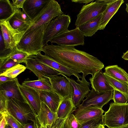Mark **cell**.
<instances>
[{"mask_svg": "<svg viewBox=\"0 0 128 128\" xmlns=\"http://www.w3.org/2000/svg\"><path fill=\"white\" fill-rule=\"evenodd\" d=\"M5 128H12L10 125L8 124H6Z\"/></svg>", "mask_w": 128, "mask_h": 128, "instance_id": "f907efd6", "label": "cell"}, {"mask_svg": "<svg viewBox=\"0 0 128 128\" xmlns=\"http://www.w3.org/2000/svg\"><path fill=\"white\" fill-rule=\"evenodd\" d=\"M63 14L58 2L54 0H50L47 6L34 20V22L32 25L24 35L38 27L50 22L55 18Z\"/></svg>", "mask_w": 128, "mask_h": 128, "instance_id": "52a82bcc", "label": "cell"}, {"mask_svg": "<svg viewBox=\"0 0 128 128\" xmlns=\"http://www.w3.org/2000/svg\"><path fill=\"white\" fill-rule=\"evenodd\" d=\"M66 119L58 118L51 128H65Z\"/></svg>", "mask_w": 128, "mask_h": 128, "instance_id": "f35d334b", "label": "cell"}, {"mask_svg": "<svg viewBox=\"0 0 128 128\" xmlns=\"http://www.w3.org/2000/svg\"><path fill=\"white\" fill-rule=\"evenodd\" d=\"M84 36L79 27L59 35L52 40V43L59 46H74L84 44Z\"/></svg>", "mask_w": 128, "mask_h": 128, "instance_id": "9c48e42d", "label": "cell"}, {"mask_svg": "<svg viewBox=\"0 0 128 128\" xmlns=\"http://www.w3.org/2000/svg\"><path fill=\"white\" fill-rule=\"evenodd\" d=\"M21 85L38 91L53 90L48 78L34 80H31L28 78L24 81Z\"/></svg>", "mask_w": 128, "mask_h": 128, "instance_id": "484cf974", "label": "cell"}, {"mask_svg": "<svg viewBox=\"0 0 128 128\" xmlns=\"http://www.w3.org/2000/svg\"><path fill=\"white\" fill-rule=\"evenodd\" d=\"M26 66L37 76L38 79L60 74L57 70L40 62L29 56L26 60Z\"/></svg>", "mask_w": 128, "mask_h": 128, "instance_id": "4fadbf2b", "label": "cell"}, {"mask_svg": "<svg viewBox=\"0 0 128 128\" xmlns=\"http://www.w3.org/2000/svg\"><path fill=\"white\" fill-rule=\"evenodd\" d=\"M42 51L64 66L82 73L84 78L89 74L92 76L104 67V64L97 58L74 46L48 44L43 46Z\"/></svg>", "mask_w": 128, "mask_h": 128, "instance_id": "6da1fadb", "label": "cell"}, {"mask_svg": "<svg viewBox=\"0 0 128 128\" xmlns=\"http://www.w3.org/2000/svg\"><path fill=\"white\" fill-rule=\"evenodd\" d=\"M60 74L65 77L73 87L74 93L72 100L74 104L77 108L90 92L89 86L90 83L82 76L80 82L77 83L73 78H68L64 74Z\"/></svg>", "mask_w": 128, "mask_h": 128, "instance_id": "5bb4252c", "label": "cell"}, {"mask_svg": "<svg viewBox=\"0 0 128 128\" xmlns=\"http://www.w3.org/2000/svg\"><path fill=\"white\" fill-rule=\"evenodd\" d=\"M43 24L24 35L16 46L29 56L36 55L42 51L44 34L48 24Z\"/></svg>", "mask_w": 128, "mask_h": 128, "instance_id": "7a4b0ae2", "label": "cell"}, {"mask_svg": "<svg viewBox=\"0 0 128 128\" xmlns=\"http://www.w3.org/2000/svg\"><path fill=\"white\" fill-rule=\"evenodd\" d=\"M11 50L5 48V44L2 33H0V58L4 57L11 52Z\"/></svg>", "mask_w": 128, "mask_h": 128, "instance_id": "8d00e7d4", "label": "cell"}, {"mask_svg": "<svg viewBox=\"0 0 128 128\" xmlns=\"http://www.w3.org/2000/svg\"><path fill=\"white\" fill-rule=\"evenodd\" d=\"M70 22V16L65 14L58 16L50 22L44 34L43 46L47 44L48 42L54 37L68 30V28Z\"/></svg>", "mask_w": 128, "mask_h": 128, "instance_id": "8992f818", "label": "cell"}, {"mask_svg": "<svg viewBox=\"0 0 128 128\" xmlns=\"http://www.w3.org/2000/svg\"><path fill=\"white\" fill-rule=\"evenodd\" d=\"M26 0H13V6L16 9L22 8Z\"/></svg>", "mask_w": 128, "mask_h": 128, "instance_id": "ab89813d", "label": "cell"}, {"mask_svg": "<svg viewBox=\"0 0 128 128\" xmlns=\"http://www.w3.org/2000/svg\"><path fill=\"white\" fill-rule=\"evenodd\" d=\"M48 78L53 90L61 98L68 97L72 100L74 88L70 82L65 77L57 76Z\"/></svg>", "mask_w": 128, "mask_h": 128, "instance_id": "7c38bea8", "label": "cell"}, {"mask_svg": "<svg viewBox=\"0 0 128 128\" xmlns=\"http://www.w3.org/2000/svg\"><path fill=\"white\" fill-rule=\"evenodd\" d=\"M104 72L112 78L128 84V74L117 65L107 66Z\"/></svg>", "mask_w": 128, "mask_h": 128, "instance_id": "4316f807", "label": "cell"}, {"mask_svg": "<svg viewBox=\"0 0 128 128\" xmlns=\"http://www.w3.org/2000/svg\"><path fill=\"white\" fill-rule=\"evenodd\" d=\"M113 91L99 92L92 89L81 104L78 107V109L87 107L102 109V106L112 99Z\"/></svg>", "mask_w": 128, "mask_h": 128, "instance_id": "ba28073f", "label": "cell"}, {"mask_svg": "<svg viewBox=\"0 0 128 128\" xmlns=\"http://www.w3.org/2000/svg\"><path fill=\"white\" fill-rule=\"evenodd\" d=\"M65 128H70L67 118L66 119L65 122Z\"/></svg>", "mask_w": 128, "mask_h": 128, "instance_id": "bcb514c9", "label": "cell"}, {"mask_svg": "<svg viewBox=\"0 0 128 128\" xmlns=\"http://www.w3.org/2000/svg\"><path fill=\"white\" fill-rule=\"evenodd\" d=\"M114 102L119 104L127 103L128 101V97L120 92L114 90L112 99Z\"/></svg>", "mask_w": 128, "mask_h": 128, "instance_id": "d6a6232c", "label": "cell"}, {"mask_svg": "<svg viewBox=\"0 0 128 128\" xmlns=\"http://www.w3.org/2000/svg\"><path fill=\"white\" fill-rule=\"evenodd\" d=\"M19 64L11 59H0V74Z\"/></svg>", "mask_w": 128, "mask_h": 128, "instance_id": "1f68e13d", "label": "cell"}, {"mask_svg": "<svg viewBox=\"0 0 128 128\" xmlns=\"http://www.w3.org/2000/svg\"><path fill=\"white\" fill-rule=\"evenodd\" d=\"M121 128H128V124Z\"/></svg>", "mask_w": 128, "mask_h": 128, "instance_id": "816d5d0a", "label": "cell"}, {"mask_svg": "<svg viewBox=\"0 0 128 128\" xmlns=\"http://www.w3.org/2000/svg\"><path fill=\"white\" fill-rule=\"evenodd\" d=\"M36 119L39 125L51 128L58 119L56 113L52 111L42 102H41L40 110L37 114Z\"/></svg>", "mask_w": 128, "mask_h": 128, "instance_id": "d6986e66", "label": "cell"}, {"mask_svg": "<svg viewBox=\"0 0 128 128\" xmlns=\"http://www.w3.org/2000/svg\"><path fill=\"white\" fill-rule=\"evenodd\" d=\"M45 128H48L47 127H45Z\"/></svg>", "mask_w": 128, "mask_h": 128, "instance_id": "f5cc1de1", "label": "cell"}, {"mask_svg": "<svg viewBox=\"0 0 128 128\" xmlns=\"http://www.w3.org/2000/svg\"><path fill=\"white\" fill-rule=\"evenodd\" d=\"M50 0H26L22 8L24 12L34 20L47 6Z\"/></svg>", "mask_w": 128, "mask_h": 128, "instance_id": "e0dca14e", "label": "cell"}, {"mask_svg": "<svg viewBox=\"0 0 128 128\" xmlns=\"http://www.w3.org/2000/svg\"><path fill=\"white\" fill-rule=\"evenodd\" d=\"M126 10L128 14V3L126 4Z\"/></svg>", "mask_w": 128, "mask_h": 128, "instance_id": "681fc988", "label": "cell"}, {"mask_svg": "<svg viewBox=\"0 0 128 128\" xmlns=\"http://www.w3.org/2000/svg\"><path fill=\"white\" fill-rule=\"evenodd\" d=\"M61 98L56 113L58 118L66 119L76 110L77 108L72 99L68 97Z\"/></svg>", "mask_w": 128, "mask_h": 128, "instance_id": "cb8c5ba5", "label": "cell"}, {"mask_svg": "<svg viewBox=\"0 0 128 128\" xmlns=\"http://www.w3.org/2000/svg\"><path fill=\"white\" fill-rule=\"evenodd\" d=\"M19 84L17 78L13 81L0 83V94L5 96L8 100L14 98L27 102L20 92Z\"/></svg>", "mask_w": 128, "mask_h": 128, "instance_id": "2e32d148", "label": "cell"}, {"mask_svg": "<svg viewBox=\"0 0 128 128\" xmlns=\"http://www.w3.org/2000/svg\"><path fill=\"white\" fill-rule=\"evenodd\" d=\"M112 0H96L83 6L77 16L75 25L79 27L88 21L102 14Z\"/></svg>", "mask_w": 128, "mask_h": 128, "instance_id": "5b68a950", "label": "cell"}, {"mask_svg": "<svg viewBox=\"0 0 128 128\" xmlns=\"http://www.w3.org/2000/svg\"><path fill=\"white\" fill-rule=\"evenodd\" d=\"M36 128H45L44 126L42 125H39L38 123L36 124Z\"/></svg>", "mask_w": 128, "mask_h": 128, "instance_id": "7dc6e473", "label": "cell"}, {"mask_svg": "<svg viewBox=\"0 0 128 128\" xmlns=\"http://www.w3.org/2000/svg\"><path fill=\"white\" fill-rule=\"evenodd\" d=\"M104 112L102 109L87 107L76 110L74 115L78 122L82 124L91 120L97 118H102Z\"/></svg>", "mask_w": 128, "mask_h": 128, "instance_id": "ffe728a7", "label": "cell"}, {"mask_svg": "<svg viewBox=\"0 0 128 128\" xmlns=\"http://www.w3.org/2000/svg\"><path fill=\"white\" fill-rule=\"evenodd\" d=\"M29 56L27 54L18 50L16 46L6 56L0 59H11L19 63L24 62L25 64Z\"/></svg>", "mask_w": 128, "mask_h": 128, "instance_id": "f546056e", "label": "cell"}, {"mask_svg": "<svg viewBox=\"0 0 128 128\" xmlns=\"http://www.w3.org/2000/svg\"><path fill=\"white\" fill-rule=\"evenodd\" d=\"M16 78H12L11 77L0 75V83H3L15 80Z\"/></svg>", "mask_w": 128, "mask_h": 128, "instance_id": "60d3db41", "label": "cell"}, {"mask_svg": "<svg viewBox=\"0 0 128 128\" xmlns=\"http://www.w3.org/2000/svg\"><path fill=\"white\" fill-rule=\"evenodd\" d=\"M89 80L92 88L97 92H103L114 90L102 70L96 72L89 78Z\"/></svg>", "mask_w": 128, "mask_h": 128, "instance_id": "44dd1931", "label": "cell"}, {"mask_svg": "<svg viewBox=\"0 0 128 128\" xmlns=\"http://www.w3.org/2000/svg\"><path fill=\"white\" fill-rule=\"evenodd\" d=\"M109 84L114 90H117L128 97V84L116 80L104 72Z\"/></svg>", "mask_w": 128, "mask_h": 128, "instance_id": "f1b7e54d", "label": "cell"}, {"mask_svg": "<svg viewBox=\"0 0 128 128\" xmlns=\"http://www.w3.org/2000/svg\"><path fill=\"white\" fill-rule=\"evenodd\" d=\"M102 118L91 120L82 124L81 128H98L100 125L103 124Z\"/></svg>", "mask_w": 128, "mask_h": 128, "instance_id": "e575fe53", "label": "cell"}, {"mask_svg": "<svg viewBox=\"0 0 128 128\" xmlns=\"http://www.w3.org/2000/svg\"><path fill=\"white\" fill-rule=\"evenodd\" d=\"M18 86L26 100L37 114L40 110L41 101L38 91L32 88L23 86L20 84Z\"/></svg>", "mask_w": 128, "mask_h": 128, "instance_id": "ac0fdd59", "label": "cell"}, {"mask_svg": "<svg viewBox=\"0 0 128 128\" xmlns=\"http://www.w3.org/2000/svg\"><path fill=\"white\" fill-rule=\"evenodd\" d=\"M70 128H81L82 124L77 120L73 113L67 118Z\"/></svg>", "mask_w": 128, "mask_h": 128, "instance_id": "74e56055", "label": "cell"}, {"mask_svg": "<svg viewBox=\"0 0 128 128\" xmlns=\"http://www.w3.org/2000/svg\"><path fill=\"white\" fill-rule=\"evenodd\" d=\"M31 56L38 61L57 70L60 74L68 76L74 75L77 78L78 82H80V78L82 77V76H80L77 72L64 66L47 55H43L40 52L36 55Z\"/></svg>", "mask_w": 128, "mask_h": 128, "instance_id": "8fae6325", "label": "cell"}, {"mask_svg": "<svg viewBox=\"0 0 128 128\" xmlns=\"http://www.w3.org/2000/svg\"><path fill=\"white\" fill-rule=\"evenodd\" d=\"M3 116L5 117L6 124H8L12 128H23L22 124L8 112Z\"/></svg>", "mask_w": 128, "mask_h": 128, "instance_id": "836d02e7", "label": "cell"}, {"mask_svg": "<svg viewBox=\"0 0 128 128\" xmlns=\"http://www.w3.org/2000/svg\"><path fill=\"white\" fill-rule=\"evenodd\" d=\"M26 69V66L19 64L0 74V75L15 78H16L20 74L24 72Z\"/></svg>", "mask_w": 128, "mask_h": 128, "instance_id": "4dcf8cb0", "label": "cell"}, {"mask_svg": "<svg viewBox=\"0 0 128 128\" xmlns=\"http://www.w3.org/2000/svg\"><path fill=\"white\" fill-rule=\"evenodd\" d=\"M94 0H72V2H74L77 3H85L86 4H88V3L93 2Z\"/></svg>", "mask_w": 128, "mask_h": 128, "instance_id": "ee69618b", "label": "cell"}, {"mask_svg": "<svg viewBox=\"0 0 128 128\" xmlns=\"http://www.w3.org/2000/svg\"><path fill=\"white\" fill-rule=\"evenodd\" d=\"M122 58L125 60H128V50L124 53L122 56Z\"/></svg>", "mask_w": 128, "mask_h": 128, "instance_id": "f6af8a7d", "label": "cell"}, {"mask_svg": "<svg viewBox=\"0 0 128 128\" xmlns=\"http://www.w3.org/2000/svg\"><path fill=\"white\" fill-rule=\"evenodd\" d=\"M16 9L8 0H0V20H7Z\"/></svg>", "mask_w": 128, "mask_h": 128, "instance_id": "83f0119b", "label": "cell"}, {"mask_svg": "<svg viewBox=\"0 0 128 128\" xmlns=\"http://www.w3.org/2000/svg\"><path fill=\"white\" fill-rule=\"evenodd\" d=\"M104 126L109 128H121L128 124V103H111L108 110L103 116Z\"/></svg>", "mask_w": 128, "mask_h": 128, "instance_id": "3957f363", "label": "cell"}, {"mask_svg": "<svg viewBox=\"0 0 128 128\" xmlns=\"http://www.w3.org/2000/svg\"><path fill=\"white\" fill-rule=\"evenodd\" d=\"M124 2L123 0H112L102 13L100 25V30H104L109 21Z\"/></svg>", "mask_w": 128, "mask_h": 128, "instance_id": "603a6c76", "label": "cell"}, {"mask_svg": "<svg viewBox=\"0 0 128 128\" xmlns=\"http://www.w3.org/2000/svg\"><path fill=\"white\" fill-rule=\"evenodd\" d=\"M7 20L13 28L20 32H25L34 22L20 9H16Z\"/></svg>", "mask_w": 128, "mask_h": 128, "instance_id": "9a60e30c", "label": "cell"}, {"mask_svg": "<svg viewBox=\"0 0 128 128\" xmlns=\"http://www.w3.org/2000/svg\"><path fill=\"white\" fill-rule=\"evenodd\" d=\"M98 128H105L103 124H100V125Z\"/></svg>", "mask_w": 128, "mask_h": 128, "instance_id": "c3c4849f", "label": "cell"}, {"mask_svg": "<svg viewBox=\"0 0 128 128\" xmlns=\"http://www.w3.org/2000/svg\"><path fill=\"white\" fill-rule=\"evenodd\" d=\"M41 100L53 112L56 113L61 98L54 91H38Z\"/></svg>", "mask_w": 128, "mask_h": 128, "instance_id": "7402d4cb", "label": "cell"}, {"mask_svg": "<svg viewBox=\"0 0 128 128\" xmlns=\"http://www.w3.org/2000/svg\"><path fill=\"white\" fill-rule=\"evenodd\" d=\"M38 122H31L24 125L23 126V128H36V124Z\"/></svg>", "mask_w": 128, "mask_h": 128, "instance_id": "b9f144b4", "label": "cell"}, {"mask_svg": "<svg viewBox=\"0 0 128 128\" xmlns=\"http://www.w3.org/2000/svg\"><path fill=\"white\" fill-rule=\"evenodd\" d=\"M8 112L22 126L31 122H38L36 114L27 102L10 98L7 101Z\"/></svg>", "mask_w": 128, "mask_h": 128, "instance_id": "277c9868", "label": "cell"}, {"mask_svg": "<svg viewBox=\"0 0 128 128\" xmlns=\"http://www.w3.org/2000/svg\"><path fill=\"white\" fill-rule=\"evenodd\" d=\"M0 128H5L6 124L4 116L0 115Z\"/></svg>", "mask_w": 128, "mask_h": 128, "instance_id": "7bdbcfd3", "label": "cell"}, {"mask_svg": "<svg viewBox=\"0 0 128 128\" xmlns=\"http://www.w3.org/2000/svg\"><path fill=\"white\" fill-rule=\"evenodd\" d=\"M8 100L5 96L0 94V113L3 115L8 112Z\"/></svg>", "mask_w": 128, "mask_h": 128, "instance_id": "d590c367", "label": "cell"}, {"mask_svg": "<svg viewBox=\"0 0 128 128\" xmlns=\"http://www.w3.org/2000/svg\"><path fill=\"white\" fill-rule=\"evenodd\" d=\"M0 25L5 48L12 50L19 43L25 32L14 29L7 20H0Z\"/></svg>", "mask_w": 128, "mask_h": 128, "instance_id": "30bf717a", "label": "cell"}, {"mask_svg": "<svg viewBox=\"0 0 128 128\" xmlns=\"http://www.w3.org/2000/svg\"><path fill=\"white\" fill-rule=\"evenodd\" d=\"M102 16V14H101L79 27L84 36H91L99 30Z\"/></svg>", "mask_w": 128, "mask_h": 128, "instance_id": "d4e9b609", "label": "cell"}]
</instances>
